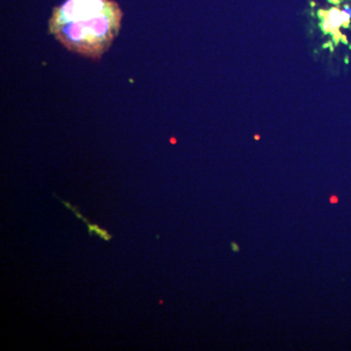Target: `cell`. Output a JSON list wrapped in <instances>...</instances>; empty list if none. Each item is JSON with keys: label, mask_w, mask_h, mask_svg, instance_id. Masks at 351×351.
<instances>
[{"label": "cell", "mask_w": 351, "mask_h": 351, "mask_svg": "<svg viewBox=\"0 0 351 351\" xmlns=\"http://www.w3.org/2000/svg\"><path fill=\"white\" fill-rule=\"evenodd\" d=\"M341 40L343 41V43L345 44H348V39H346V36H341Z\"/></svg>", "instance_id": "3"}, {"label": "cell", "mask_w": 351, "mask_h": 351, "mask_svg": "<svg viewBox=\"0 0 351 351\" xmlns=\"http://www.w3.org/2000/svg\"><path fill=\"white\" fill-rule=\"evenodd\" d=\"M327 47H329V43H325V44H323L322 45V48L323 49H325V48H327Z\"/></svg>", "instance_id": "4"}, {"label": "cell", "mask_w": 351, "mask_h": 351, "mask_svg": "<svg viewBox=\"0 0 351 351\" xmlns=\"http://www.w3.org/2000/svg\"><path fill=\"white\" fill-rule=\"evenodd\" d=\"M122 17L113 0H66L53 10L49 31L69 51L98 60L119 34Z\"/></svg>", "instance_id": "1"}, {"label": "cell", "mask_w": 351, "mask_h": 351, "mask_svg": "<svg viewBox=\"0 0 351 351\" xmlns=\"http://www.w3.org/2000/svg\"><path fill=\"white\" fill-rule=\"evenodd\" d=\"M57 199L61 201L64 206L71 210L78 219H82V221L86 223L88 232H89L90 235H93L95 232L100 237L101 239L105 240V241H110V240L113 239L112 235H110V233L108 232V230H103V228H101L98 225H93V223H90L85 217H83L82 215L80 213V211H78L77 206H73L68 201H64L62 198L58 197V196Z\"/></svg>", "instance_id": "2"}]
</instances>
